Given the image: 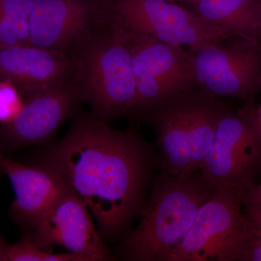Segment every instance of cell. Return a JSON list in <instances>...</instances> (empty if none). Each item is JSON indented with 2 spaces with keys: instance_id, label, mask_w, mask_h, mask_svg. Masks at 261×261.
<instances>
[{
  "instance_id": "cell-26",
  "label": "cell",
  "mask_w": 261,
  "mask_h": 261,
  "mask_svg": "<svg viewBox=\"0 0 261 261\" xmlns=\"http://www.w3.org/2000/svg\"><path fill=\"white\" fill-rule=\"evenodd\" d=\"M260 89H261V84H260Z\"/></svg>"
},
{
  "instance_id": "cell-15",
  "label": "cell",
  "mask_w": 261,
  "mask_h": 261,
  "mask_svg": "<svg viewBox=\"0 0 261 261\" xmlns=\"http://www.w3.org/2000/svg\"><path fill=\"white\" fill-rule=\"evenodd\" d=\"M185 7L202 21L223 29L231 37L261 45L260 0H196Z\"/></svg>"
},
{
  "instance_id": "cell-2",
  "label": "cell",
  "mask_w": 261,
  "mask_h": 261,
  "mask_svg": "<svg viewBox=\"0 0 261 261\" xmlns=\"http://www.w3.org/2000/svg\"><path fill=\"white\" fill-rule=\"evenodd\" d=\"M201 173L178 175L163 171L142 212L138 227L125 239L127 260L167 261L193 224L201 205L216 192Z\"/></svg>"
},
{
  "instance_id": "cell-9",
  "label": "cell",
  "mask_w": 261,
  "mask_h": 261,
  "mask_svg": "<svg viewBox=\"0 0 261 261\" xmlns=\"http://www.w3.org/2000/svg\"><path fill=\"white\" fill-rule=\"evenodd\" d=\"M89 211L70 188L33 230V240L44 250L58 245L88 261L111 260Z\"/></svg>"
},
{
  "instance_id": "cell-24",
  "label": "cell",
  "mask_w": 261,
  "mask_h": 261,
  "mask_svg": "<svg viewBox=\"0 0 261 261\" xmlns=\"http://www.w3.org/2000/svg\"><path fill=\"white\" fill-rule=\"evenodd\" d=\"M3 143H2L1 140H0V159L4 156L3 154Z\"/></svg>"
},
{
  "instance_id": "cell-19",
  "label": "cell",
  "mask_w": 261,
  "mask_h": 261,
  "mask_svg": "<svg viewBox=\"0 0 261 261\" xmlns=\"http://www.w3.org/2000/svg\"><path fill=\"white\" fill-rule=\"evenodd\" d=\"M241 203L245 206L247 219L257 234H261V183H250L241 192Z\"/></svg>"
},
{
  "instance_id": "cell-22",
  "label": "cell",
  "mask_w": 261,
  "mask_h": 261,
  "mask_svg": "<svg viewBox=\"0 0 261 261\" xmlns=\"http://www.w3.org/2000/svg\"><path fill=\"white\" fill-rule=\"evenodd\" d=\"M168 1L171 2V3H191V2L196 1V0H168Z\"/></svg>"
},
{
  "instance_id": "cell-1",
  "label": "cell",
  "mask_w": 261,
  "mask_h": 261,
  "mask_svg": "<svg viewBox=\"0 0 261 261\" xmlns=\"http://www.w3.org/2000/svg\"><path fill=\"white\" fill-rule=\"evenodd\" d=\"M150 153L132 130L94 117L80 118L63 140L39 156L87 204L102 238L121 232L144 208Z\"/></svg>"
},
{
  "instance_id": "cell-21",
  "label": "cell",
  "mask_w": 261,
  "mask_h": 261,
  "mask_svg": "<svg viewBox=\"0 0 261 261\" xmlns=\"http://www.w3.org/2000/svg\"><path fill=\"white\" fill-rule=\"evenodd\" d=\"M8 247H9V245H8L6 242L5 241L1 233H0V261L4 260L5 255L6 254L7 250H8Z\"/></svg>"
},
{
  "instance_id": "cell-13",
  "label": "cell",
  "mask_w": 261,
  "mask_h": 261,
  "mask_svg": "<svg viewBox=\"0 0 261 261\" xmlns=\"http://www.w3.org/2000/svg\"><path fill=\"white\" fill-rule=\"evenodd\" d=\"M69 70L61 51L33 45L0 49V75L28 94L65 83Z\"/></svg>"
},
{
  "instance_id": "cell-16",
  "label": "cell",
  "mask_w": 261,
  "mask_h": 261,
  "mask_svg": "<svg viewBox=\"0 0 261 261\" xmlns=\"http://www.w3.org/2000/svg\"><path fill=\"white\" fill-rule=\"evenodd\" d=\"M185 110L192 170H200L214 140L218 124L226 106L219 97L205 93L198 87L185 92Z\"/></svg>"
},
{
  "instance_id": "cell-12",
  "label": "cell",
  "mask_w": 261,
  "mask_h": 261,
  "mask_svg": "<svg viewBox=\"0 0 261 261\" xmlns=\"http://www.w3.org/2000/svg\"><path fill=\"white\" fill-rule=\"evenodd\" d=\"M90 16V8L83 0H33L30 44L62 53L83 35Z\"/></svg>"
},
{
  "instance_id": "cell-27",
  "label": "cell",
  "mask_w": 261,
  "mask_h": 261,
  "mask_svg": "<svg viewBox=\"0 0 261 261\" xmlns=\"http://www.w3.org/2000/svg\"><path fill=\"white\" fill-rule=\"evenodd\" d=\"M260 1L261 2V0H260Z\"/></svg>"
},
{
  "instance_id": "cell-20",
  "label": "cell",
  "mask_w": 261,
  "mask_h": 261,
  "mask_svg": "<svg viewBox=\"0 0 261 261\" xmlns=\"http://www.w3.org/2000/svg\"><path fill=\"white\" fill-rule=\"evenodd\" d=\"M240 260L261 261V234H255L242 252Z\"/></svg>"
},
{
  "instance_id": "cell-17",
  "label": "cell",
  "mask_w": 261,
  "mask_h": 261,
  "mask_svg": "<svg viewBox=\"0 0 261 261\" xmlns=\"http://www.w3.org/2000/svg\"><path fill=\"white\" fill-rule=\"evenodd\" d=\"M83 257L71 252L55 254L41 248L28 232L19 241L9 245L3 261H84Z\"/></svg>"
},
{
  "instance_id": "cell-18",
  "label": "cell",
  "mask_w": 261,
  "mask_h": 261,
  "mask_svg": "<svg viewBox=\"0 0 261 261\" xmlns=\"http://www.w3.org/2000/svg\"><path fill=\"white\" fill-rule=\"evenodd\" d=\"M23 106L14 84L7 80L0 82V122L7 124L14 120Z\"/></svg>"
},
{
  "instance_id": "cell-3",
  "label": "cell",
  "mask_w": 261,
  "mask_h": 261,
  "mask_svg": "<svg viewBox=\"0 0 261 261\" xmlns=\"http://www.w3.org/2000/svg\"><path fill=\"white\" fill-rule=\"evenodd\" d=\"M241 192L218 190L204 202L186 236L167 261L240 260L256 234L240 209Z\"/></svg>"
},
{
  "instance_id": "cell-10",
  "label": "cell",
  "mask_w": 261,
  "mask_h": 261,
  "mask_svg": "<svg viewBox=\"0 0 261 261\" xmlns=\"http://www.w3.org/2000/svg\"><path fill=\"white\" fill-rule=\"evenodd\" d=\"M79 94L65 83L29 94L18 116L0 129L8 148L39 145L49 140L74 111Z\"/></svg>"
},
{
  "instance_id": "cell-23",
  "label": "cell",
  "mask_w": 261,
  "mask_h": 261,
  "mask_svg": "<svg viewBox=\"0 0 261 261\" xmlns=\"http://www.w3.org/2000/svg\"><path fill=\"white\" fill-rule=\"evenodd\" d=\"M257 114H258V119L259 121H260V126H261V105L260 107L257 108Z\"/></svg>"
},
{
  "instance_id": "cell-4",
  "label": "cell",
  "mask_w": 261,
  "mask_h": 261,
  "mask_svg": "<svg viewBox=\"0 0 261 261\" xmlns=\"http://www.w3.org/2000/svg\"><path fill=\"white\" fill-rule=\"evenodd\" d=\"M111 31L84 49L80 65L82 94L103 121L132 113L136 97L128 41L121 31Z\"/></svg>"
},
{
  "instance_id": "cell-11",
  "label": "cell",
  "mask_w": 261,
  "mask_h": 261,
  "mask_svg": "<svg viewBox=\"0 0 261 261\" xmlns=\"http://www.w3.org/2000/svg\"><path fill=\"white\" fill-rule=\"evenodd\" d=\"M0 171L7 175L14 191L10 217L32 231L70 189L59 175L40 165L22 164L3 156Z\"/></svg>"
},
{
  "instance_id": "cell-7",
  "label": "cell",
  "mask_w": 261,
  "mask_h": 261,
  "mask_svg": "<svg viewBox=\"0 0 261 261\" xmlns=\"http://www.w3.org/2000/svg\"><path fill=\"white\" fill-rule=\"evenodd\" d=\"M123 34L129 46L136 83L132 113L145 116L168 99L195 88L190 49L150 38Z\"/></svg>"
},
{
  "instance_id": "cell-14",
  "label": "cell",
  "mask_w": 261,
  "mask_h": 261,
  "mask_svg": "<svg viewBox=\"0 0 261 261\" xmlns=\"http://www.w3.org/2000/svg\"><path fill=\"white\" fill-rule=\"evenodd\" d=\"M185 92L168 99L147 114L157 133L163 171L172 175L193 171Z\"/></svg>"
},
{
  "instance_id": "cell-25",
  "label": "cell",
  "mask_w": 261,
  "mask_h": 261,
  "mask_svg": "<svg viewBox=\"0 0 261 261\" xmlns=\"http://www.w3.org/2000/svg\"><path fill=\"white\" fill-rule=\"evenodd\" d=\"M258 170H261V161H260V165H259Z\"/></svg>"
},
{
  "instance_id": "cell-8",
  "label": "cell",
  "mask_w": 261,
  "mask_h": 261,
  "mask_svg": "<svg viewBox=\"0 0 261 261\" xmlns=\"http://www.w3.org/2000/svg\"><path fill=\"white\" fill-rule=\"evenodd\" d=\"M190 50L196 87L214 97L251 99L261 84V45L237 38Z\"/></svg>"
},
{
  "instance_id": "cell-6",
  "label": "cell",
  "mask_w": 261,
  "mask_h": 261,
  "mask_svg": "<svg viewBox=\"0 0 261 261\" xmlns=\"http://www.w3.org/2000/svg\"><path fill=\"white\" fill-rule=\"evenodd\" d=\"M111 25L132 37L150 38L190 50L231 38L202 21L185 6L168 0H112Z\"/></svg>"
},
{
  "instance_id": "cell-5",
  "label": "cell",
  "mask_w": 261,
  "mask_h": 261,
  "mask_svg": "<svg viewBox=\"0 0 261 261\" xmlns=\"http://www.w3.org/2000/svg\"><path fill=\"white\" fill-rule=\"evenodd\" d=\"M261 161V126L252 98L237 111L226 110L200 171L218 190L242 192Z\"/></svg>"
}]
</instances>
